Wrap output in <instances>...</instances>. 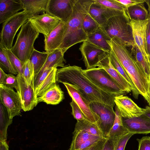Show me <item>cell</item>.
<instances>
[{"mask_svg": "<svg viewBox=\"0 0 150 150\" xmlns=\"http://www.w3.org/2000/svg\"><path fill=\"white\" fill-rule=\"evenodd\" d=\"M28 19L27 13L23 10L3 23L0 33V45L5 48L11 50L17 32Z\"/></svg>", "mask_w": 150, "mask_h": 150, "instance_id": "obj_7", "label": "cell"}, {"mask_svg": "<svg viewBox=\"0 0 150 150\" xmlns=\"http://www.w3.org/2000/svg\"><path fill=\"white\" fill-rule=\"evenodd\" d=\"M110 62L113 67L124 78L132 89L134 97L136 99L139 94L135 87L132 80L112 51L109 53Z\"/></svg>", "mask_w": 150, "mask_h": 150, "instance_id": "obj_27", "label": "cell"}, {"mask_svg": "<svg viewBox=\"0 0 150 150\" xmlns=\"http://www.w3.org/2000/svg\"><path fill=\"white\" fill-rule=\"evenodd\" d=\"M4 48L8 55L13 68L18 72V74L21 75L23 77V65L22 63L11 52L10 50Z\"/></svg>", "mask_w": 150, "mask_h": 150, "instance_id": "obj_39", "label": "cell"}, {"mask_svg": "<svg viewBox=\"0 0 150 150\" xmlns=\"http://www.w3.org/2000/svg\"><path fill=\"white\" fill-rule=\"evenodd\" d=\"M23 10L28 13L29 19L46 11L49 0H21Z\"/></svg>", "mask_w": 150, "mask_h": 150, "instance_id": "obj_24", "label": "cell"}, {"mask_svg": "<svg viewBox=\"0 0 150 150\" xmlns=\"http://www.w3.org/2000/svg\"><path fill=\"white\" fill-rule=\"evenodd\" d=\"M149 64H150V54L149 55Z\"/></svg>", "mask_w": 150, "mask_h": 150, "instance_id": "obj_53", "label": "cell"}, {"mask_svg": "<svg viewBox=\"0 0 150 150\" xmlns=\"http://www.w3.org/2000/svg\"><path fill=\"white\" fill-rule=\"evenodd\" d=\"M83 75L94 84L108 94L117 96L124 95L120 85L103 68L98 67L82 69Z\"/></svg>", "mask_w": 150, "mask_h": 150, "instance_id": "obj_6", "label": "cell"}, {"mask_svg": "<svg viewBox=\"0 0 150 150\" xmlns=\"http://www.w3.org/2000/svg\"><path fill=\"white\" fill-rule=\"evenodd\" d=\"M134 134L129 132L122 137L113 139L115 145L114 150H125L127 142Z\"/></svg>", "mask_w": 150, "mask_h": 150, "instance_id": "obj_40", "label": "cell"}, {"mask_svg": "<svg viewBox=\"0 0 150 150\" xmlns=\"http://www.w3.org/2000/svg\"><path fill=\"white\" fill-rule=\"evenodd\" d=\"M124 12L110 9L103 6L94 1L90 6L89 13L99 24L100 26L109 19L115 16Z\"/></svg>", "mask_w": 150, "mask_h": 150, "instance_id": "obj_21", "label": "cell"}, {"mask_svg": "<svg viewBox=\"0 0 150 150\" xmlns=\"http://www.w3.org/2000/svg\"><path fill=\"white\" fill-rule=\"evenodd\" d=\"M39 33L28 20L22 25L17 35L15 44L10 50L23 65L29 59Z\"/></svg>", "mask_w": 150, "mask_h": 150, "instance_id": "obj_5", "label": "cell"}, {"mask_svg": "<svg viewBox=\"0 0 150 150\" xmlns=\"http://www.w3.org/2000/svg\"><path fill=\"white\" fill-rule=\"evenodd\" d=\"M148 21L149 18L144 21L130 20V24L135 44L149 63V56L146 50V30Z\"/></svg>", "mask_w": 150, "mask_h": 150, "instance_id": "obj_14", "label": "cell"}, {"mask_svg": "<svg viewBox=\"0 0 150 150\" xmlns=\"http://www.w3.org/2000/svg\"><path fill=\"white\" fill-rule=\"evenodd\" d=\"M64 54L62 50L58 48L49 52L44 65L34 79L41 74L45 69L64 67V62L66 63V61L64 59Z\"/></svg>", "mask_w": 150, "mask_h": 150, "instance_id": "obj_25", "label": "cell"}, {"mask_svg": "<svg viewBox=\"0 0 150 150\" xmlns=\"http://www.w3.org/2000/svg\"><path fill=\"white\" fill-rule=\"evenodd\" d=\"M94 2V0H75L72 14L67 23L62 42L58 48L64 54L74 45L87 40V36L83 30L82 23Z\"/></svg>", "mask_w": 150, "mask_h": 150, "instance_id": "obj_3", "label": "cell"}, {"mask_svg": "<svg viewBox=\"0 0 150 150\" xmlns=\"http://www.w3.org/2000/svg\"><path fill=\"white\" fill-rule=\"evenodd\" d=\"M56 83L48 89L41 96L37 98L38 103L44 102L47 104L56 105L64 99V93Z\"/></svg>", "mask_w": 150, "mask_h": 150, "instance_id": "obj_23", "label": "cell"}, {"mask_svg": "<svg viewBox=\"0 0 150 150\" xmlns=\"http://www.w3.org/2000/svg\"><path fill=\"white\" fill-rule=\"evenodd\" d=\"M110 40L100 27L95 32L87 36L86 40L109 53L111 49L107 41Z\"/></svg>", "mask_w": 150, "mask_h": 150, "instance_id": "obj_26", "label": "cell"}, {"mask_svg": "<svg viewBox=\"0 0 150 150\" xmlns=\"http://www.w3.org/2000/svg\"><path fill=\"white\" fill-rule=\"evenodd\" d=\"M0 101L7 109L10 118L21 116V105L18 95L13 89L0 84Z\"/></svg>", "mask_w": 150, "mask_h": 150, "instance_id": "obj_10", "label": "cell"}, {"mask_svg": "<svg viewBox=\"0 0 150 150\" xmlns=\"http://www.w3.org/2000/svg\"><path fill=\"white\" fill-rule=\"evenodd\" d=\"M49 52H41L34 48L29 59L34 70V79L39 72L45 62Z\"/></svg>", "mask_w": 150, "mask_h": 150, "instance_id": "obj_32", "label": "cell"}, {"mask_svg": "<svg viewBox=\"0 0 150 150\" xmlns=\"http://www.w3.org/2000/svg\"><path fill=\"white\" fill-rule=\"evenodd\" d=\"M90 105L92 110L99 116V120L97 123L105 137L108 138L115 118L113 107L98 102L91 103Z\"/></svg>", "mask_w": 150, "mask_h": 150, "instance_id": "obj_8", "label": "cell"}, {"mask_svg": "<svg viewBox=\"0 0 150 150\" xmlns=\"http://www.w3.org/2000/svg\"><path fill=\"white\" fill-rule=\"evenodd\" d=\"M149 98L148 100V101L147 102V103H148L149 106L150 107V83L149 84Z\"/></svg>", "mask_w": 150, "mask_h": 150, "instance_id": "obj_52", "label": "cell"}, {"mask_svg": "<svg viewBox=\"0 0 150 150\" xmlns=\"http://www.w3.org/2000/svg\"><path fill=\"white\" fill-rule=\"evenodd\" d=\"M79 50L81 53L86 69L96 67L99 56L106 52L87 40L83 42Z\"/></svg>", "mask_w": 150, "mask_h": 150, "instance_id": "obj_19", "label": "cell"}, {"mask_svg": "<svg viewBox=\"0 0 150 150\" xmlns=\"http://www.w3.org/2000/svg\"><path fill=\"white\" fill-rule=\"evenodd\" d=\"M145 2L148 6V10L150 12V0H145Z\"/></svg>", "mask_w": 150, "mask_h": 150, "instance_id": "obj_51", "label": "cell"}, {"mask_svg": "<svg viewBox=\"0 0 150 150\" xmlns=\"http://www.w3.org/2000/svg\"><path fill=\"white\" fill-rule=\"evenodd\" d=\"M57 68L45 69L34 79L35 92L37 97L41 96L52 86L56 83Z\"/></svg>", "mask_w": 150, "mask_h": 150, "instance_id": "obj_16", "label": "cell"}, {"mask_svg": "<svg viewBox=\"0 0 150 150\" xmlns=\"http://www.w3.org/2000/svg\"><path fill=\"white\" fill-rule=\"evenodd\" d=\"M121 4L126 8L140 3H144L145 0H115Z\"/></svg>", "mask_w": 150, "mask_h": 150, "instance_id": "obj_44", "label": "cell"}, {"mask_svg": "<svg viewBox=\"0 0 150 150\" xmlns=\"http://www.w3.org/2000/svg\"><path fill=\"white\" fill-rule=\"evenodd\" d=\"M7 74L0 67V84H2Z\"/></svg>", "mask_w": 150, "mask_h": 150, "instance_id": "obj_49", "label": "cell"}, {"mask_svg": "<svg viewBox=\"0 0 150 150\" xmlns=\"http://www.w3.org/2000/svg\"><path fill=\"white\" fill-rule=\"evenodd\" d=\"M74 131L84 132L90 134L105 138L97 123H92L86 119L77 120Z\"/></svg>", "mask_w": 150, "mask_h": 150, "instance_id": "obj_28", "label": "cell"}, {"mask_svg": "<svg viewBox=\"0 0 150 150\" xmlns=\"http://www.w3.org/2000/svg\"><path fill=\"white\" fill-rule=\"evenodd\" d=\"M22 9L23 7L21 0H0V23H4Z\"/></svg>", "mask_w": 150, "mask_h": 150, "instance_id": "obj_22", "label": "cell"}, {"mask_svg": "<svg viewBox=\"0 0 150 150\" xmlns=\"http://www.w3.org/2000/svg\"><path fill=\"white\" fill-rule=\"evenodd\" d=\"M0 67L6 72L16 75L18 72L13 67L4 48L0 45Z\"/></svg>", "mask_w": 150, "mask_h": 150, "instance_id": "obj_35", "label": "cell"}, {"mask_svg": "<svg viewBox=\"0 0 150 150\" xmlns=\"http://www.w3.org/2000/svg\"><path fill=\"white\" fill-rule=\"evenodd\" d=\"M31 24L44 37L48 36L62 21L59 18L47 13L32 17L28 19Z\"/></svg>", "mask_w": 150, "mask_h": 150, "instance_id": "obj_13", "label": "cell"}, {"mask_svg": "<svg viewBox=\"0 0 150 150\" xmlns=\"http://www.w3.org/2000/svg\"><path fill=\"white\" fill-rule=\"evenodd\" d=\"M144 109V114L150 118V107L146 106Z\"/></svg>", "mask_w": 150, "mask_h": 150, "instance_id": "obj_50", "label": "cell"}, {"mask_svg": "<svg viewBox=\"0 0 150 150\" xmlns=\"http://www.w3.org/2000/svg\"><path fill=\"white\" fill-rule=\"evenodd\" d=\"M107 139L103 138L84 150H102Z\"/></svg>", "mask_w": 150, "mask_h": 150, "instance_id": "obj_45", "label": "cell"}, {"mask_svg": "<svg viewBox=\"0 0 150 150\" xmlns=\"http://www.w3.org/2000/svg\"><path fill=\"white\" fill-rule=\"evenodd\" d=\"M111 50L128 74L135 87L147 102L149 97V87L145 74L127 47L116 38L108 40Z\"/></svg>", "mask_w": 150, "mask_h": 150, "instance_id": "obj_2", "label": "cell"}, {"mask_svg": "<svg viewBox=\"0 0 150 150\" xmlns=\"http://www.w3.org/2000/svg\"><path fill=\"white\" fill-rule=\"evenodd\" d=\"M23 77L27 86L34 82V70L29 59L23 65Z\"/></svg>", "mask_w": 150, "mask_h": 150, "instance_id": "obj_37", "label": "cell"}, {"mask_svg": "<svg viewBox=\"0 0 150 150\" xmlns=\"http://www.w3.org/2000/svg\"><path fill=\"white\" fill-rule=\"evenodd\" d=\"M132 54L136 62L146 77L149 84L150 83V65L144 58L142 53L135 45L131 48Z\"/></svg>", "mask_w": 150, "mask_h": 150, "instance_id": "obj_33", "label": "cell"}, {"mask_svg": "<svg viewBox=\"0 0 150 150\" xmlns=\"http://www.w3.org/2000/svg\"><path fill=\"white\" fill-rule=\"evenodd\" d=\"M115 108V120L112 127L109 133L108 138L114 139L122 137L129 132L123 125L122 117L116 105Z\"/></svg>", "mask_w": 150, "mask_h": 150, "instance_id": "obj_29", "label": "cell"}, {"mask_svg": "<svg viewBox=\"0 0 150 150\" xmlns=\"http://www.w3.org/2000/svg\"><path fill=\"white\" fill-rule=\"evenodd\" d=\"M98 137L100 136L90 134L81 131H74L72 141L69 150H76L86 141Z\"/></svg>", "mask_w": 150, "mask_h": 150, "instance_id": "obj_34", "label": "cell"}, {"mask_svg": "<svg viewBox=\"0 0 150 150\" xmlns=\"http://www.w3.org/2000/svg\"><path fill=\"white\" fill-rule=\"evenodd\" d=\"M18 88L17 90L21 101L22 109L25 112L33 110L38 104L34 90V82L27 86L24 78L19 74L17 76Z\"/></svg>", "mask_w": 150, "mask_h": 150, "instance_id": "obj_9", "label": "cell"}, {"mask_svg": "<svg viewBox=\"0 0 150 150\" xmlns=\"http://www.w3.org/2000/svg\"><path fill=\"white\" fill-rule=\"evenodd\" d=\"M94 1L106 8L126 12V8L115 0H94Z\"/></svg>", "mask_w": 150, "mask_h": 150, "instance_id": "obj_38", "label": "cell"}, {"mask_svg": "<svg viewBox=\"0 0 150 150\" xmlns=\"http://www.w3.org/2000/svg\"><path fill=\"white\" fill-rule=\"evenodd\" d=\"M122 121L124 126L130 133L134 134L150 133V118L144 114L130 118L122 117Z\"/></svg>", "mask_w": 150, "mask_h": 150, "instance_id": "obj_18", "label": "cell"}, {"mask_svg": "<svg viewBox=\"0 0 150 150\" xmlns=\"http://www.w3.org/2000/svg\"><path fill=\"white\" fill-rule=\"evenodd\" d=\"M8 110L0 102V141H6L8 127L12 122Z\"/></svg>", "mask_w": 150, "mask_h": 150, "instance_id": "obj_31", "label": "cell"}, {"mask_svg": "<svg viewBox=\"0 0 150 150\" xmlns=\"http://www.w3.org/2000/svg\"><path fill=\"white\" fill-rule=\"evenodd\" d=\"M149 12V17L146 30V50L149 56L150 54V12Z\"/></svg>", "mask_w": 150, "mask_h": 150, "instance_id": "obj_46", "label": "cell"}, {"mask_svg": "<svg viewBox=\"0 0 150 150\" xmlns=\"http://www.w3.org/2000/svg\"><path fill=\"white\" fill-rule=\"evenodd\" d=\"M114 102L122 117L130 118L139 116L144 109L138 106L130 98L121 95L115 97Z\"/></svg>", "mask_w": 150, "mask_h": 150, "instance_id": "obj_15", "label": "cell"}, {"mask_svg": "<svg viewBox=\"0 0 150 150\" xmlns=\"http://www.w3.org/2000/svg\"><path fill=\"white\" fill-rule=\"evenodd\" d=\"M82 70L80 67L69 65L57 69L56 83H66L74 86L90 103H100L114 107L116 96L107 93L94 84L83 75Z\"/></svg>", "mask_w": 150, "mask_h": 150, "instance_id": "obj_1", "label": "cell"}, {"mask_svg": "<svg viewBox=\"0 0 150 150\" xmlns=\"http://www.w3.org/2000/svg\"><path fill=\"white\" fill-rule=\"evenodd\" d=\"M70 104L72 108L71 114L75 119L77 120L86 119L80 108L73 99Z\"/></svg>", "mask_w": 150, "mask_h": 150, "instance_id": "obj_42", "label": "cell"}, {"mask_svg": "<svg viewBox=\"0 0 150 150\" xmlns=\"http://www.w3.org/2000/svg\"><path fill=\"white\" fill-rule=\"evenodd\" d=\"M100 26L89 13L85 17L83 21L82 28L87 36L95 32Z\"/></svg>", "mask_w": 150, "mask_h": 150, "instance_id": "obj_36", "label": "cell"}, {"mask_svg": "<svg viewBox=\"0 0 150 150\" xmlns=\"http://www.w3.org/2000/svg\"><path fill=\"white\" fill-rule=\"evenodd\" d=\"M126 12L130 20L144 21L149 17L148 11L144 3H140L126 8Z\"/></svg>", "mask_w": 150, "mask_h": 150, "instance_id": "obj_30", "label": "cell"}, {"mask_svg": "<svg viewBox=\"0 0 150 150\" xmlns=\"http://www.w3.org/2000/svg\"><path fill=\"white\" fill-rule=\"evenodd\" d=\"M100 27L110 40L117 38L127 47L135 45L130 20L126 12L111 18Z\"/></svg>", "mask_w": 150, "mask_h": 150, "instance_id": "obj_4", "label": "cell"}, {"mask_svg": "<svg viewBox=\"0 0 150 150\" xmlns=\"http://www.w3.org/2000/svg\"><path fill=\"white\" fill-rule=\"evenodd\" d=\"M115 145L113 139L108 138L102 150H114Z\"/></svg>", "mask_w": 150, "mask_h": 150, "instance_id": "obj_47", "label": "cell"}, {"mask_svg": "<svg viewBox=\"0 0 150 150\" xmlns=\"http://www.w3.org/2000/svg\"><path fill=\"white\" fill-rule=\"evenodd\" d=\"M2 84L13 89L15 88L16 91L18 88L17 76L11 73L7 74Z\"/></svg>", "mask_w": 150, "mask_h": 150, "instance_id": "obj_41", "label": "cell"}, {"mask_svg": "<svg viewBox=\"0 0 150 150\" xmlns=\"http://www.w3.org/2000/svg\"><path fill=\"white\" fill-rule=\"evenodd\" d=\"M97 67L104 69L118 83L126 93L132 92V89L124 78L113 67L109 59V53L104 52L98 56Z\"/></svg>", "mask_w": 150, "mask_h": 150, "instance_id": "obj_17", "label": "cell"}, {"mask_svg": "<svg viewBox=\"0 0 150 150\" xmlns=\"http://www.w3.org/2000/svg\"><path fill=\"white\" fill-rule=\"evenodd\" d=\"M150 138V137H149Z\"/></svg>", "mask_w": 150, "mask_h": 150, "instance_id": "obj_54", "label": "cell"}, {"mask_svg": "<svg viewBox=\"0 0 150 150\" xmlns=\"http://www.w3.org/2000/svg\"><path fill=\"white\" fill-rule=\"evenodd\" d=\"M139 146L138 150H150V138L148 136L142 137L140 139H137Z\"/></svg>", "mask_w": 150, "mask_h": 150, "instance_id": "obj_43", "label": "cell"}, {"mask_svg": "<svg viewBox=\"0 0 150 150\" xmlns=\"http://www.w3.org/2000/svg\"><path fill=\"white\" fill-rule=\"evenodd\" d=\"M63 83L69 95L80 108L85 119L92 123H97L99 120V116L92 110L90 103L81 96L76 87L69 83Z\"/></svg>", "mask_w": 150, "mask_h": 150, "instance_id": "obj_12", "label": "cell"}, {"mask_svg": "<svg viewBox=\"0 0 150 150\" xmlns=\"http://www.w3.org/2000/svg\"><path fill=\"white\" fill-rule=\"evenodd\" d=\"M9 146L6 141H0V150H9Z\"/></svg>", "mask_w": 150, "mask_h": 150, "instance_id": "obj_48", "label": "cell"}, {"mask_svg": "<svg viewBox=\"0 0 150 150\" xmlns=\"http://www.w3.org/2000/svg\"><path fill=\"white\" fill-rule=\"evenodd\" d=\"M67 27V23L62 21L48 36L45 37L46 52H50L58 48L62 42Z\"/></svg>", "mask_w": 150, "mask_h": 150, "instance_id": "obj_20", "label": "cell"}, {"mask_svg": "<svg viewBox=\"0 0 150 150\" xmlns=\"http://www.w3.org/2000/svg\"><path fill=\"white\" fill-rule=\"evenodd\" d=\"M75 0H49L46 12L67 23L73 12Z\"/></svg>", "mask_w": 150, "mask_h": 150, "instance_id": "obj_11", "label": "cell"}]
</instances>
